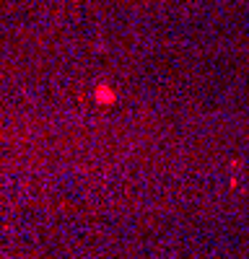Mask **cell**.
Wrapping results in <instances>:
<instances>
[{"label": "cell", "instance_id": "1", "mask_svg": "<svg viewBox=\"0 0 249 259\" xmlns=\"http://www.w3.org/2000/svg\"><path fill=\"white\" fill-rule=\"evenodd\" d=\"M96 101L99 104H112L114 101V91L109 85H96Z\"/></svg>", "mask_w": 249, "mask_h": 259}]
</instances>
